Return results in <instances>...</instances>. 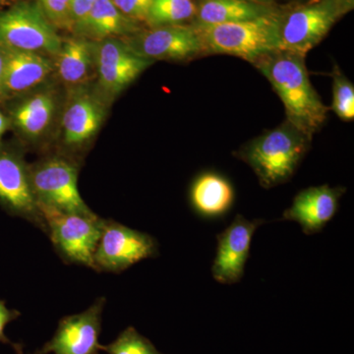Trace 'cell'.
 <instances>
[{"label": "cell", "instance_id": "1", "mask_svg": "<svg viewBox=\"0 0 354 354\" xmlns=\"http://www.w3.org/2000/svg\"><path fill=\"white\" fill-rule=\"evenodd\" d=\"M304 59L295 53L274 50L253 64L281 97L288 122L311 140L325 122L329 109L310 82Z\"/></svg>", "mask_w": 354, "mask_h": 354}, {"label": "cell", "instance_id": "2", "mask_svg": "<svg viewBox=\"0 0 354 354\" xmlns=\"http://www.w3.org/2000/svg\"><path fill=\"white\" fill-rule=\"evenodd\" d=\"M311 140L286 121L254 140L239 153L250 165L264 188L290 180L309 148Z\"/></svg>", "mask_w": 354, "mask_h": 354}, {"label": "cell", "instance_id": "3", "mask_svg": "<svg viewBox=\"0 0 354 354\" xmlns=\"http://www.w3.org/2000/svg\"><path fill=\"white\" fill-rule=\"evenodd\" d=\"M281 15L269 13L254 19L220 25H193L206 55H234L255 62L263 55L277 50Z\"/></svg>", "mask_w": 354, "mask_h": 354}, {"label": "cell", "instance_id": "4", "mask_svg": "<svg viewBox=\"0 0 354 354\" xmlns=\"http://www.w3.org/2000/svg\"><path fill=\"white\" fill-rule=\"evenodd\" d=\"M62 46L39 2L21 1L0 11V48L57 57Z\"/></svg>", "mask_w": 354, "mask_h": 354}, {"label": "cell", "instance_id": "5", "mask_svg": "<svg viewBox=\"0 0 354 354\" xmlns=\"http://www.w3.org/2000/svg\"><path fill=\"white\" fill-rule=\"evenodd\" d=\"M79 167L64 156H50L30 167L35 197L41 212L93 216L78 189Z\"/></svg>", "mask_w": 354, "mask_h": 354}, {"label": "cell", "instance_id": "6", "mask_svg": "<svg viewBox=\"0 0 354 354\" xmlns=\"http://www.w3.org/2000/svg\"><path fill=\"white\" fill-rule=\"evenodd\" d=\"M41 213L46 234L64 262L94 269V254L101 239L104 218L95 214L85 216L50 209Z\"/></svg>", "mask_w": 354, "mask_h": 354}, {"label": "cell", "instance_id": "7", "mask_svg": "<svg viewBox=\"0 0 354 354\" xmlns=\"http://www.w3.org/2000/svg\"><path fill=\"white\" fill-rule=\"evenodd\" d=\"M158 256L157 239L113 220H104L94 254V270L120 274L141 261Z\"/></svg>", "mask_w": 354, "mask_h": 354}, {"label": "cell", "instance_id": "8", "mask_svg": "<svg viewBox=\"0 0 354 354\" xmlns=\"http://www.w3.org/2000/svg\"><path fill=\"white\" fill-rule=\"evenodd\" d=\"M339 17L333 0H320L295 9L286 17L281 16L277 50L306 57Z\"/></svg>", "mask_w": 354, "mask_h": 354}, {"label": "cell", "instance_id": "9", "mask_svg": "<svg viewBox=\"0 0 354 354\" xmlns=\"http://www.w3.org/2000/svg\"><path fill=\"white\" fill-rule=\"evenodd\" d=\"M122 39L137 55L152 62H187L206 55L193 26H162Z\"/></svg>", "mask_w": 354, "mask_h": 354}, {"label": "cell", "instance_id": "10", "mask_svg": "<svg viewBox=\"0 0 354 354\" xmlns=\"http://www.w3.org/2000/svg\"><path fill=\"white\" fill-rule=\"evenodd\" d=\"M0 206L46 234V221L32 190L30 167L19 153L0 149Z\"/></svg>", "mask_w": 354, "mask_h": 354}, {"label": "cell", "instance_id": "11", "mask_svg": "<svg viewBox=\"0 0 354 354\" xmlns=\"http://www.w3.org/2000/svg\"><path fill=\"white\" fill-rule=\"evenodd\" d=\"M95 67L100 88L106 97H113L136 80L152 60L137 55L122 39L94 41Z\"/></svg>", "mask_w": 354, "mask_h": 354}, {"label": "cell", "instance_id": "12", "mask_svg": "<svg viewBox=\"0 0 354 354\" xmlns=\"http://www.w3.org/2000/svg\"><path fill=\"white\" fill-rule=\"evenodd\" d=\"M104 305L106 298L100 297L85 311L64 317L53 339L36 354H99Z\"/></svg>", "mask_w": 354, "mask_h": 354}, {"label": "cell", "instance_id": "13", "mask_svg": "<svg viewBox=\"0 0 354 354\" xmlns=\"http://www.w3.org/2000/svg\"><path fill=\"white\" fill-rule=\"evenodd\" d=\"M265 223V220L249 221L236 215L232 223L216 235L218 244L212 274L218 283L234 285L241 281L250 255L253 235Z\"/></svg>", "mask_w": 354, "mask_h": 354}, {"label": "cell", "instance_id": "14", "mask_svg": "<svg viewBox=\"0 0 354 354\" xmlns=\"http://www.w3.org/2000/svg\"><path fill=\"white\" fill-rule=\"evenodd\" d=\"M106 113L104 95L86 85L70 88L62 122L65 145L81 148L88 144L101 128Z\"/></svg>", "mask_w": 354, "mask_h": 354}, {"label": "cell", "instance_id": "15", "mask_svg": "<svg viewBox=\"0 0 354 354\" xmlns=\"http://www.w3.org/2000/svg\"><path fill=\"white\" fill-rule=\"evenodd\" d=\"M344 192L346 188H332L329 185L300 191L290 208L283 212V218L297 223L305 234H319L337 214L339 199Z\"/></svg>", "mask_w": 354, "mask_h": 354}, {"label": "cell", "instance_id": "16", "mask_svg": "<svg viewBox=\"0 0 354 354\" xmlns=\"http://www.w3.org/2000/svg\"><path fill=\"white\" fill-rule=\"evenodd\" d=\"M4 57V97L25 94L43 84L55 70L50 57L25 51L1 50Z\"/></svg>", "mask_w": 354, "mask_h": 354}, {"label": "cell", "instance_id": "17", "mask_svg": "<svg viewBox=\"0 0 354 354\" xmlns=\"http://www.w3.org/2000/svg\"><path fill=\"white\" fill-rule=\"evenodd\" d=\"M234 197L232 183L216 172H204L191 184V207L206 220H218L227 215L234 206Z\"/></svg>", "mask_w": 354, "mask_h": 354}, {"label": "cell", "instance_id": "18", "mask_svg": "<svg viewBox=\"0 0 354 354\" xmlns=\"http://www.w3.org/2000/svg\"><path fill=\"white\" fill-rule=\"evenodd\" d=\"M74 31L81 38L97 41L128 38L140 32V27L138 22L125 16L111 0H95L87 17Z\"/></svg>", "mask_w": 354, "mask_h": 354}, {"label": "cell", "instance_id": "19", "mask_svg": "<svg viewBox=\"0 0 354 354\" xmlns=\"http://www.w3.org/2000/svg\"><path fill=\"white\" fill-rule=\"evenodd\" d=\"M57 111V97L50 90L27 95L11 111V121L30 141H36L48 131Z\"/></svg>", "mask_w": 354, "mask_h": 354}, {"label": "cell", "instance_id": "20", "mask_svg": "<svg viewBox=\"0 0 354 354\" xmlns=\"http://www.w3.org/2000/svg\"><path fill=\"white\" fill-rule=\"evenodd\" d=\"M55 65L60 80L69 88L86 85L95 70L94 41L81 37L62 41Z\"/></svg>", "mask_w": 354, "mask_h": 354}, {"label": "cell", "instance_id": "21", "mask_svg": "<svg viewBox=\"0 0 354 354\" xmlns=\"http://www.w3.org/2000/svg\"><path fill=\"white\" fill-rule=\"evenodd\" d=\"M272 11L256 2L244 0H201L197 6L196 25H220L260 17Z\"/></svg>", "mask_w": 354, "mask_h": 354}, {"label": "cell", "instance_id": "22", "mask_svg": "<svg viewBox=\"0 0 354 354\" xmlns=\"http://www.w3.org/2000/svg\"><path fill=\"white\" fill-rule=\"evenodd\" d=\"M196 12L193 0H153L147 23L152 28L181 25Z\"/></svg>", "mask_w": 354, "mask_h": 354}, {"label": "cell", "instance_id": "23", "mask_svg": "<svg viewBox=\"0 0 354 354\" xmlns=\"http://www.w3.org/2000/svg\"><path fill=\"white\" fill-rule=\"evenodd\" d=\"M332 109L342 120L354 118V87L351 81L335 67L333 71Z\"/></svg>", "mask_w": 354, "mask_h": 354}, {"label": "cell", "instance_id": "24", "mask_svg": "<svg viewBox=\"0 0 354 354\" xmlns=\"http://www.w3.org/2000/svg\"><path fill=\"white\" fill-rule=\"evenodd\" d=\"M101 351L109 354H162L158 353L152 342L132 327L123 330L111 344L102 346Z\"/></svg>", "mask_w": 354, "mask_h": 354}, {"label": "cell", "instance_id": "25", "mask_svg": "<svg viewBox=\"0 0 354 354\" xmlns=\"http://www.w3.org/2000/svg\"><path fill=\"white\" fill-rule=\"evenodd\" d=\"M41 10L55 28L71 29L70 0H39Z\"/></svg>", "mask_w": 354, "mask_h": 354}, {"label": "cell", "instance_id": "26", "mask_svg": "<svg viewBox=\"0 0 354 354\" xmlns=\"http://www.w3.org/2000/svg\"><path fill=\"white\" fill-rule=\"evenodd\" d=\"M114 6L135 22H147L153 0H111Z\"/></svg>", "mask_w": 354, "mask_h": 354}, {"label": "cell", "instance_id": "27", "mask_svg": "<svg viewBox=\"0 0 354 354\" xmlns=\"http://www.w3.org/2000/svg\"><path fill=\"white\" fill-rule=\"evenodd\" d=\"M21 313L18 310L8 309L4 300H0V342L1 344H10L15 349L19 344H14L6 337L4 330L9 323L19 318Z\"/></svg>", "mask_w": 354, "mask_h": 354}, {"label": "cell", "instance_id": "28", "mask_svg": "<svg viewBox=\"0 0 354 354\" xmlns=\"http://www.w3.org/2000/svg\"><path fill=\"white\" fill-rule=\"evenodd\" d=\"M95 0H70L71 8V29L75 30L87 17Z\"/></svg>", "mask_w": 354, "mask_h": 354}, {"label": "cell", "instance_id": "29", "mask_svg": "<svg viewBox=\"0 0 354 354\" xmlns=\"http://www.w3.org/2000/svg\"><path fill=\"white\" fill-rule=\"evenodd\" d=\"M335 7H337V12L339 16L344 15L353 10L354 6V0H333Z\"/></svg>", "mask_w": 354, "mask_h": 354}, {"label": "cell", "instance_id": "30", "mask_svg": "<svg viewBox=\"0 0 354 354\" xmlns=\"http://www.w3.org/2000/svg\"><path fill=\"white\" fill-rule=\"evenodd\" d=\"M3 77H4V57L2 51L0 50V102L4 101V88H3Z\"/></svg>", "mask_w": 354, "mask_h": 354}, {"label": "cell", "instance_id": "31", "mask_svg": "<svg viewBox=\"0 0 354 354\" xmlns=\"http://www.w3.org/2000/svg\"><path fill=\"white\" fill-rule=\"evenodd\" d=\"M9 125H10V122H9L8 118L0 111V142H1L4 133L8 129Z\"/></svg>", "mask_w": 354, "mask_h": 354}, {"label": "cell", "instance_id": "32", "mask_svg": "<svg viewBox=\"0 0 354 354\" xmlns=\"http://www.w3.org/2000/svg\"><path fill=\"white\" fill-rule=\"evenodd\" d=\"M15 351L16 353L17 354H24V353H23V348L22 346H21V344H19V346H18L17 348H15Z\"/></svg>", "mask_w": 354, "mask_h": 354}, {"label": "cell", "instance_id": "33", "mask_svg": "<svg viewBox=\"0 0 354 354\" xmlns=\"http://www.w3.org/2000/svg\"><path fill=\"white\" fill-rule=\"evenodd\" d=\"M244 1L256 2V1H264V0H244Z\"/></svg>", "mask_w": 354, "mask_h": 354}, {"label": "cell", "instance_id": "34", "mask_svg": "<svg viewBox=\"0 0 354 354\" xmlns=\"http://www.w3.org/2000/svg\"><path fill=\"white\" fill-rule=\"evenodd\" d=\"M4 0H0V3H2V2H3Z\"/></svg>", "mask_w": 354, "mask_h": 354}]
</instances>
